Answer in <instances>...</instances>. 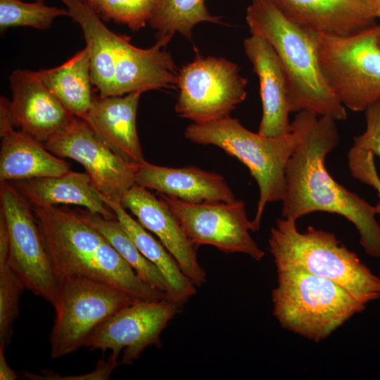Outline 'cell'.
<instances>
[{
  "label": "cell",
  "instance_id": "obj_1",
  "mask_svg": "<svg viewBox=\"0 0 380 380\" xmlns=\"http://www.w3.org/2000/svg\"><path fill=\"white\" fill-rule=\"evenodd\" d=\"M334 119L301 110L291 123L297 145L286 165L282 217L297 220L317 211L340 215L353 223L365 252L380 258V225L375 206L336 182L325 158L340 142Z\"/></svg>",
  "mask_w": 380,
  "mask_h": 380
},
{
  "label": "cell",
  "instance_id": "obj_2",
  "mask_svg": "<svg viewBox=\"0 0 380 380\" xmlns=\"http://www.w3.org/2000/svg\"><path fill=\"white\" fill-rule=\"evenodd\" d=\"M32 208L58 279H91L118 287L140 300L167 298L166 293L138 276L86 220L82 210L57 205Z\"/></svg>",
  "mask_w": 380,
  "mask_h": 380
},
{
  "label": "cell",
  "instance_id": "obj_3",
  "mask_svg": "<svg viewBox=\"0 0 380 380\" xmlns=\"http://www.w3.org/2000/svg\"><path fill=\"white\" fill-rule=\"evenodd\" d=\"M246 20L251 33L266 39L275 50L287 77L291 112L347 118L322 70L317 34L290 20L272 0H251Z\"/></svg>",
  "mask_w": 380,
  "mask_h": 380
},
{
  "label": "cell",
  "instance_id": "obj_4",
  "mask_svg": "<svg viewBox=\"0 0 380 380\" xmlns=\"http://www.w3.org/2000/svg\"><path fill=\"white\" fill-rule=\"evenodd\" d=\"M277 271H302L332 281L364 305L380 298V277L331 232L278 219L268 239Z\"/></svg>",
  "mask_w": 380,
  "mask_h": 380
},
{
  "label": "cell",
  "instance_id": "obj_5",
  "mask_svg": "<svg viewBox=\"0 0 380 380\" xmlns=\"http://www.w3.org/2000/svg\"><path fill=\"white\" fill-rule=\"evenodd\" d=\"M184 137L201 145H213L243 163L255 179L260 191L255 231L260 228L266 205L282 201L286 190L285 172L296 145L297 137L290 133L269 137L243 127L229 115L203 122H193L186 128Z\"/></svg>",
  "mask_w": 380,
  "mask_h": 380
},
{
  "label": "cell",
  "instance_id": "obj_6",
  "mask_svg": "<svg viewBox=\"0 0 380 380\" xmlns=\"http://www.w3.org/2000/svg\"><path fill=\"white\" fill-rule=\"evenodd\" d=\"M273 314L284 328L319 342L366 306L325 278L302 271L278 272Z\"/></svg>",
  "mask_w": 380,
  "mask_h": 380
},
{
  "label": "cell",
  "instance_id": "obj_7",
  "mask_svg": "<svg viewBox=\"0 0 380 380\" xmlns=\"http://www.w3.org/2000/svg\"><path fill=\"white\" fill-rule=\"evenodd\" d=\"M319 60L341 103L365 111L380 101V45L377 24L346 36L318 35Z\"/></svg>",
  "mask_w": 380,
  "mask_h": 380
},
{
  "label": "cell",
  "instance_id": "obj_8",
  "mask_svg": "<svg viewBox=\"0 0 380 380\" xmlns=\"http://www.w3.org/2000/svg\"><path fill=\"white\" fill-rule=\"evenodd\" d=\"M137 299L110 284L88 278H59V296L51 333V356L61 358L84 346L103 320Z\"/></svg>",
  "mask_w": 380,
  "mask_h": 380
},
{
  "label": "cell",
  "instance_id": "obj_9",
  "mask_svg": "<svg viewBox=\"0 0 380 380\" xmlns=\"http://www.w3.org/2000/svg\"><path fill=\"white\" fill-rule=\"evenodd\" d=\"M0 203L7 229L11 266L26 289L55 309L59 279L32 205L9 182H1Z\"/></svg>",
  "mask_w": 380,
  "mask_h": 380
},
{
  "label": "cell",
  "instance_id": "obj_10",
  "mask_svg": "<svg viewBox=\"0 0 380 380\" xmlns=\"http://www.w3.org/2000/svg\"><path fill=\"white\" fill-rule=\"evenodd\" d=\"M247 83L234 63L213 56L196 58L178 72L175 112L194 122L229 115L246 99Z\"/></svg>",
  "mask_w": 380,
  "mask_h": 380
},
{
  "label": "cell",
  "instance_id": "obj_11",
  "mask_svg": "<svg viewBox=\"0 0 380 380\" xmlns=\"http://www.w3.org/2000/svg\"><path fill=\"white\" fill-rule=\"evenodd\" d=\"M160 198L176 215L196 247L210 245L227 253L246 254L255 260L265 256L250 234L255 231L243 201L194 203L160 194Z\"/></svg>",
  "mask_w": 380,
  "mask_h": 380
},
{
  "label": "cell",
  "instance_id": "obj_12",
  "mask_svg": "<svg viewBox=\"0 0 380 380\" xmlns=\"http://www.w3.org/2000/svg\"><path fill=\"white\" fill-rule=\"evenodd\" d=\"M168 298L137 300L99 324L84 346L120 356L121 365H132L150 346H159L162 331L181 309Z\"/></svg>",
  "mask_w": 380,
  "mask_h": 380
},
{
  "label": "cell",
  "instance_id": "obj_13",
  "mask_svg": "<svg viewBox=\"0 0 380 380\" xmlns=\"http://www.w3.org/2000/svg\"><path fill=\"white\" fill-rule=\"evenodd\" d=\"M53 154L80 163L101 196L121 203L135 183L137 169L106 146L88 124L76 117L60 134L44 144Z\"/></svg>",
  "mask_w": 380,
  "mask_h": 380
},
{
  "label": "cell",
  "instance_id": "obj_14",
  "mask_svg": "<svg viewBox=\"0 0 380 380\" xmlns=\"http://www.w3.org/2000/svg\"><path fill=\"white\" fill-rule=\"evenodd\" d=\"M9 81L15 127L35 140L46 144L76 118L43 82L38 71L14 70Z\"/></svg>",
  "mask_w": 380,
  "mask_h": 380
},
{
  "label": "cell",
  "instance_id": "obj_15",
  "mask_svg": "<svg viewBox=\"0 0 380 380\" xmlns=\"http://www.w3.org/2000/svg\"><path fill=\"white\" fill-rule=\"evenodd\" d=\"M120 204L136 217L142 227L157 237L196 287L206 282V274L197 259V247L163 199L135 184L125 194Z\"/></svg>",
  "mask_w": 380,
  "mask_h": 380
},
{
  "label": "cell",
  "instance_id": "obj_16",
  "mask_svg": "<svg viewBox=\"0 0 380 380\" xmlns=\"http://www.w3.org/2000/svg\"><path fill=\"white\" fill-rule=\"evenodd\" d=\"M115 79L113 96L168 88L177 84L178 72L166 51L169 38H158L148 49L130 43L127 36L115 34Z\"/></svg>",
  "mask_w": 380,
  "mask_h": 380
},
{
  "label": "cell",
  "instance_id": "obj_17",
  "mask_svg": "<svg viewBox=\"0 0 380 380\" xmlns=\"http://www.w3.org/2000/svg\"><path fill=\"white\" fill-rule=\"evenodd\" d=\"M243 48L260 82L262 114L258 132L269 137L290 133L289 87L275 50L266 39L255 34L244 40Z\"/></svg>",
  "mask_w": 380,
  "mask_h": 380
},
{
  "label": "cell",
  "instance_id": "obj_18",
  "mask_svg": "<svg viewBox=\"0 0 380 380\" xmlns=\"http://www.w3.org/2000/svg\"><path fill=\"white\" fill-rule=\"evenodd\" d=\"M272 1L290 20L317 35H350L378 18L372 0Z\"/></svg>",
  "mask_w": 380,
  "mask_h": 380
},
{
  "label": "cell",
  "instance_id": "obj_19",
  "mask_svg": "<svg viewBox=\"0 0 380 380\" xmlns=\"http://www.w3.org/2000/svg\"><path fill=\"white\" fill-rule=\"evenodd\" d=\"M141 94L94 96L92 105L82 119L106 146L135 169L146 161L136 125Z\"/></svg>",
  "mask_w": 380,
  "mask_h": 380
},
{
  "label": "cell",
  "instance_id": "obj_20",
  "mask_svg": "<svg viewBox=\"0 0 380 380\" xmlns=\"http://www.w3.org/2000/svg\"><path fill=\"white\" fill-rule=\"evenodd\" d=\"M135 183L188 203L236 199L224 177L195 166L170 167L145 161L136 170Z\"/></svg>",
  "mask_w": 380,
  "mask_h": 380
},
{
  "label": "cell",
  "instance_id": "obj_21",
  "mask_svg": "<svg viewBox=\"0 0 380 380\" xmlns=\"http://www.w3.org/2000/svg\"><path fill=\"white\" fill-rule=\"evenodd\" d=\"M32 207L58 204L84 207L86 210L106 219H115L113 210L85 172L72 171L58 176L9 182Z\"/></svg>",
  "mask_w": 380,
  "mask_h": 380
},
{
  "label": "cell",
  "instance_id": "obj_22",
  "mask_svg": "<svg viewBox=\"0 0 380 380\" xmlns=\"http://www.w3.org/2000/svg\"><path fill=\"white\" fill-rule=\"evenodd\" d=\"M0 136L1 182L58 176L70 170L69 163L21 130L8 128L0 131Z\"/></svg>",
  "mask_w": 380,
  "mask_h": 380
},
{
  "label": "cell",
  "instance_id": "obj_23",
  "mask_svg": "<svg viewBox=\"0 0 380 380\" xmlns=\"http://www.w3.org/2000/svg\"><path fill=\"white\" fill-rule=\"evenodd\" d=\"M68 8L69 16L82 30L88 51L91 79L99 95H113L115 79V33L100 20L99 16L82 0H61Z\"/></svg>",
  "mask_w": 380,
  "mask_h": 380
},
{
  "label": "cell",
  "instance_id": "obj_24",
  "mask_svg": "<svg viewBox=\"0 0 380 380\" xmlns=\"http://www.w3.org/2000/svg\"><path fill=\"white\" fill-rule=\"evenodd\" d=\"M103 199L113 210L117 220L141 253L165 278L170 287L168 299L183 304L194 296L196 286L182 272L176 260L163 243L134 220L120 203L113 202L103 197Z\"/></svg>",
  "mask_w": 380,
  "mask_h": 380
},
{
  "label": "cell",
  "instance_id": "obj_25",
  "mask_svg": "<svg viewBox=\"0 0 380 380\" xmlns=\"http://www.w3.org/2000/svg\"><path fill=\"white\" fill-rule=\"evenodd\" d=\"M38 73L43 82L73 115L81 119L86 116L94 99L90 61L86 48L61 65L41 70Z\"/></svg>",
  "mask_w": 380,
  "mask_h": 380
},
{
  "label": "cell",
  "instance_id": "obj_26",
  "mask_svg": "<svg viewBox=\"0 0 380 380\" xmlns=\"http://www.w3.org/2000/svg\"><path fill=\"white\" fill-rule=\"evenodd\" d=\"M82 212L86 220L105 236L138 276L145 283L166 293L168 298L170 287L165 278L144 256L117 218L106 219L87 210Z\"/></svg>",
  "mask_w": 380,
  "mask_h": 380
},
{
  "label": "cell",
  "instance_id": "obj_27",
  "mask_svg": "<svg viewBox=\"0 0 380 380\" xmlns=\"http://www.w3.org/2000/svg\"><path fill=\"white\" fill-rule=\"evenodd\" d=\"M202 22H219L208 11L204 0H156L149 20L158 38L170 39L176 32L191 38L193 27Z\"/></svg>",
  "mask_w": 380,
  "mask_h": 380
},
{
  "label": "cell",
  "instance_id": "obj_28",
  "mask_svg": "<svg viewBox=\"0 0 380 380\" xmlns=\"http://www.w3.org/2000/svg\"><path fill=\"white\" fill-rule=\"evenodd\" d=\"M25 286L9 262L6 222L0 213V346L8 347L13 334V323L19 313L20 296Z\"/></svg>",
  "mask_w": 380,
  "mask_h": 380
},
{
  "label": "cell",
  "instance_id": "obj_29",
  "mask_svg": "<svg viewBox=\"0 0 380 380\" xmlns=\"http://www.w3.org/2000/svg\"><path fill=\"white\" fill-rule=\"evenodd\" d=\"M68 15V10L46 6L44 2L25 3L21 0H0V28L32 27L49 28L58 16Z\"/></svg>",
  "mask_w": 380,
  "mask_h": 380
},
{
  "label": "cell",
  "instance_id": "obj_30",
  "mask_svg": "<svg viewBox=\"0 0 380 380\" xmlns=\"http://www.w3.org/2000/svg\"><path fill=\"white\" fill-rule=\"evenodd\" d=\"M156 0H85L99 16L137 31L149 23Z\"/></svg>",
  "mask_w": 380,
  "mask_h": 380
},
{
  "label": "cell",
  "instance_id": "obj_31",
  "mask_svg": "<svg viewBox=\"0 0 380 380\" xmlns=\"http://www.w3.org/2000/svg\"><path fill=\"white\" fill-rule=\"evenodd\" d=\"M374 155L371 151H365L351 147L348 153V167L351 175L360 182L373 187L379 196L375 205L376 214L380 216V178L377 174Z\"/></svg>",
  "mask_w": 380,
  "mask_h": 380
},
{
  "label": "cell",
  "instance_id": "obj_32",
  "mask_svg": "<svg viewBox=\"0 0 380 380\" xmlns=\"http://www.w3.org/2000/svg\"><path fill=\"white\" fill-rule=\"evenodd\" d=\"M365 131L353 139V147L371 151L380 158V101L365 109Z\"/></svg>",
  "mask_w": 380,
  "mask_h": 380
},
{
  "label": "cell",
  "instance_id": "obj_33",
  "mask_svg": "<svg viewBox=\"0 0 380 380\" xmlns=\"http://www.w3.org/2000/svg\"><path fill=\"white\" fill-rule=\"evenodd\" d=\"M119 356L112 353L108 360H101L96 368L90 373L80 376H61L57 373L44 372L43 374H36L28 372L23 373L24 378L34 380H83V379H108L112 372L120 365Z\"/></svg>",
  "mask_w": 380,
  "mask_h": 380
},
{
  "label": "cell",
  "instance_id": "obj_34",
  "mask_svg": "<svg viewBox=\"0 0 380 380\" xmlns=\"http://www.w3.org/2000/svg\"><path fill=\"white\" fill-rule=\"evenodd\" d=\"M4 349L3 346H0V379L15 380L23 377L8 365L5 357Z\"/></svg>",
  "mask_w": 380,
  "mask_h": 380
},
{
  "label": "cell",
  "instance_id": "obj_35",
  "mask_svg": "<svg viewBox=\"0 0 380 380\" xmlns=\"http://www.w3.org/2000/svg\"><path fill=\"white\" fill-rule=\"evenodd\" d=\"M376 11L378 18H380V0H372Z\"/></svg>",
  "mask_w": 380,
  "mask_h": 380
},
{
  "label": "cell",
  "instance_id": "obj_36",
  "mask_svg": "<svg viewBox=\"0 0 380 380\" xmlns=\"http://www.w3.org/2000/svg\"><path fill=\"white\" fill-rule=\"evenodd\" d=\"M377 25H378V39H379V43L380 45V23L377 24Z\"/></svg>",
  "mask_w": 380,
  "mask_h": 380
},
{
  "label": "cell",
  "instance_id": "obj_37",
  "mask_svg": "<svg viewBox=\"0 0 380 380\" xmlns=\"http://www.w3.org/2000/svg\"><path fill=\"white\" fill-rule=\"evenodd\" d=\"M34 1H35L37 2H44V0H34Z\"/></svg>",
  "mask_w": 380,
  "mask_h": 380
},
{
  "label": "cell",
  "instance_id": "obj_38",
  "mask_svg": "<svg viewBox=\"0 0 380 380\" xmlns=\"http://www.w3.org/2000/svg\"><path fill=\"white\" fill-rule=\"evenodd\" d=\"M83 1H84L85 0H82Z\"/></svg>",
  "mask_w": 380,
  "mask_h": 380
}]
</instances>
